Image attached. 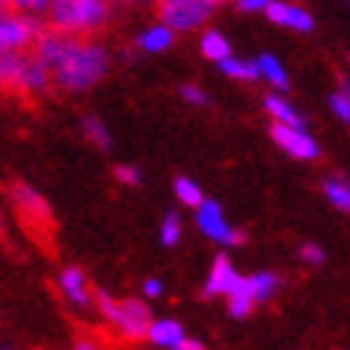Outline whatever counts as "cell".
I'll list each match as a JSON object with an SVG mask.
<instances>
[{"instance_id": "cell-33", "label": "cell", "mask_w": 350, "mask_h": 350, "mask_svg": "<svg viewBox=\"0 0 350 350\" xmlns=\"http://www.w3.org/2000/svg\"><path fill=\"white\" fill-rule=\"evenodd\" d=\"M72 350H98V347H95L92 342H78V345L72 347Z\"/></svg>"}, {"instance_id": "cell-8", "label": "cell", "mask_w": 350, "mask_h": 350, "mask_svg": "<svg viewBox=\"0 0 350 350\" xmlns=\"http://www.w3.org/2000/svg\"><path fill=\"white\" fill-rule=\"evenodd\" d=\"M267 18L275 23V26H284V29H293V32H313V14L304 9V6H296V3H287V0H273L267 6Z\"/></svg>"}, {"instance_id": "cell-26", "label": "cell", "mask_w": 350, "mask_h": 350, "mask_svg": "<svg viewBox=\"0 0 350 350\" xmlns=\"http://www.w3.org/2000/svg\"><path fill=\"white\" fill-rule=\"evenodd\" d=\"M181 218L175 215V213H167L164 215V221H161V241H164V247H175L178 244V239H181Z\"/></svg>"}, {"instance_id": "cell-6", "label": "cell", "mask_w": 350, "mask_h": 350, "mask_svg": "<svg viewBox=\"0 0 350 350\" xmlns=\"http://www.w3.org/2000/svg\"><path fill=\"white\" fill-rule=\"evenodd\" d=\"M196 224H198V230L204 232V236H207L210 241H215V244H227V247L241 244V232L227 224L221 204L213 201V198L201 201V207L196 210Z\"/></svg>"}, {"instance_id": "cell-19", "label": "cell", "mask_w": 350, "mask_h": 350, "mask_svg": "<svg viewBox=\"0 0 350 350\" xmlns=\"http://www.w3.org/2000/svg\"><path fill=\"white\" fill-rule=\"evenodd\" d=\"M325 189V198L333 204L336 210L350 213V181L342 178V175H330V178L322 184Z\"/></svg>"}, {"instance_id": "cell-28", "label": "cell", "mask_w": 350, "mask_h": 350, "mask_svg": "<svg viewBox=\"0 0 350 350\" xmlns=\"http://www.w3.org/2000/svg\"><path fill=\"white\" fill-rule=\"evenodd\" d=\"M299 256H301V261H308V265H325V247H319L313 241L301 244L299 247Z\"/></svg>"}, {"instance_id": "cell-25", "label": "cell", "mask_w": 350, "mask_h": 350, "mask_svg": "<svg viewBox=\"0 0 350 350\" xmlns=\"http://www.w3.org/2000/svg\"><path fill=\"white\" fill-rule=\"evenodd\" d=\"M6 6L12 12H18V14H26V18H46L49 14V6H52V0H6Z\"/></svg>"}, {"instance_id": "cell-32", "label": "cell", "mask_w": 350, "mask_h": 350, "mask_svg": "<svg viewBox=\"0 0 350 350\" xmlns=\"http://www.w3.org/2000/svg\"><path fill=\"white\" fill-rule=\"evenodd\" d=\"M184 350H207L201 342H196V339H187V345H184Z\"/></svg>"}, {"instance_id": "cell-22", "label": "cell", "mask_w": 350, "mask_h": 350, "mask_svg": "<svg viewBox=\"0 0 350 350\" xmlns=\"http://www.w3.org/2000/svg\"><path fill=\"white\" fill-rule=\"evenodd\" d=\"M227 301H230V313L236 316V319H244L247 313L253 310V299H250V290H247L244 275H241V282L236 284V290L227 296Z\"/></svg>"}, {"instance_id": "cell-14", "label": "cell", "mask_w": 350, "mask_h": 350, "mask_svg": "<svg viewBox=\"0 0 350 350\" xmlns=\"http://www.w3.org/2000/svg\"><path fill=\"white\" fill-rule=\"evenodd\" d=\"M256 69H258V81H267L275 92H284L290 86V78H287V69L284 64L279 61L275 55H258L256 57Z\"/></svg>"}, {"instance_id": "cell-30", "label": "cell", "mask_w": 350, "mask_h": 350, "mask_svg": "<svg viewBox=\"0 0 350 350\" xmlns=\"http://www.w3.org/2000/svg\"><path fill=\"white\" fill-rule=\"evenodd\" d=\"M141 290H144L147 299H158V296H164V282L161 279H147L141 284Z\"/></svg>"}, {"instance_id": "cell-24", "label": "cell", "mask_w": 350, "mask_h": 350, "mask_svg": "<svg viewBox=\"0 0 350 350\" xmlns=\"http://www.w3.org/2000/svg\"><path fill=\"white\" fill-rule=\"evenodd\" d=\"M330 112L336 115L342 124L350 126V81H342L339 90L330 95Z\"/></svg>"}, {"instance_id": "cell-12", "label": "cell", "mask_w": 350, "mask_h": 350, "mask_svg": "<svg viewBox=\"0 0 350 350\" xmlns=\"http://www.w3.org/2000/svg\"><path fill=\"white\" fill-rule=\"evenodd\" d=\"M239 282H241V275L236 273V267L230 265V258L218 256L210 275H207V287L204 290H207V296H230Z\"/></svg>"}, {"instance_id": "cell-18", "label": "cell", "mask_w": 350, "mask_h": 350, "mask_svg": "<svg viewBox=\"0 0 350 350\" xmlns=\"http://www.w3.org/2000/svg\"><path fill=\"white\" fill-rule=\"evenodd\" d=\"M201 55L210 57V61H215V64H221L224 57L232 55V46H230V40H227L221 32H215V29H207V32L201 35Z\"/></svg>"}, {"instance_id": "cell-2", "label": "cell", "mask_w": 350, "mask_h": 350, "mask_svg": "<svg viewBox=\"0 0 350 350\" xmlns=\"http://www.w3.org/2000/svg\"><path fill=\"white\" fill-rule=\"evenodd\" d=\"M46 18H49V29L81 38L107 26L109 0H52Z\"/></svg>"}, {"instance_id": "cell-21", "label": "cell", "mask_w": 350, "mask_h": 350, "mask_svg": "<svg viewBox=\"0 0 350 350\" xmlns=\"http://www.w3.org/2000/svg\"><path fill=\"white\" fill-rule=\"evenodd\" d=\"M172 189H175V198H178L184 207H193V210H198L201 207V201H204V189L193 181V178H175V184H172Z\"/></svg>"}, {"instance_id": "cell-7", "label": "cell", "mask_w": 350, "mask_h": 350, "mask_svg": "<svg viewBox=\"0 0 350 350\" xmlns=\"http://www.w3.org/2000/svg\"><path fill=\"white\" fill-rule=\"evenodd\" d=\"M270 135L279 147L290 155L299 158V161H316L319 158V141L308 133L304 126H284V124H273Z\"/></svg>"}, {"instance_id": "cell-9", "label": "cell", "mask_w": 350, "mask_h": 350, "mask_svg": "<svg viewBox=\"0 0 350 350\" xmlns=\"http://www.w3.org/2000/svg\"><path fill=\"white\" fill-rule=\"evenodd\" d=\"M147 339L155 347H161V350H184L189 336H187V330L175 322V319H158V322L150 325Z\"/></svg>"}, {"instance_id": "cell-11", "label": "cell", "mask_w": 350, "mask_h": 350, "mask_svg": "<svg viewBox=\"0 0 350 350\" xmlns=\"http://www.w3.org/2000/svg\"><path fill=\"white\" fill-rule=\"evenodd\" d=\"M26 69H29V57L23 52L0 55V86H3V90H12V92H23Z\"/></svg>"}, {"instance_id": "cell-27", "label": "cell", "mask_w": 350, "mask_h": 350, "mask_svg": "<svg viewBox=\"0 0 350 350\" xmlns=\"http://www.w3.org/2000/svg\"><path fill=\"white\" fill-rule=\"evenodd\" d=\"M181 98L187 100V104H193V107H207L210 104V95L196 83H184L181 86Z\"/></svg>"}, {"instance_id": "cell-4", "label": "cell", "mask_w": 350, "mask_h": 350, "mask_svg": "<svg viewBox=\"0 0 350 350\" xmlns=\"http://www.w3.org/2000/svg\"><path fill=\"white\" fill-rule=\"evenodd\" d=\"M213 6L207 0H158V18L172 32H193L210 21Z\"/></svg>"}, {"instance_id": "cell-5", "label": "cell", "mask_w": 350, "mask_h": 350, "mask_svg": "<svg viewBox=\"0 0 350 350\" xmlns=\"http://www.w3.org/2000/svg\"><path fill=\"white\" fill-rule=\"evenodd\" d=\"M43 32V23L18 12H0V55L23 52Z\"/></svg>"}, {"instance_id": "cell-29", "label": "cell", "mask_w": 350, "mask_h": 350, "mask_svg": "<svg viewBox=\"0 0 350 350\" xmlns=\"http://www.w3.org/2000/svg\"><path fill=\"white\" fill-rule=\"evenodd\" d=\"M115 178H118L121 184H126V187H138L141 184V170L133 167V164H121V167H115Z\"/></svg>"}, {"instance_id": "cell-20", "label": "cell", "mask_w": 350, "mask_h": 350, "mask_svg": "<svg viewBox=\"0 0 350 350\" xmlns=\"http://www.w3.org/2000/svg\"><path fill=\"white\" fill-rule=\"evenodd\" d=\"M218 69H221L224 75H227V78H232V81H244V83L258 81V69H256V61H241V57H236V55L224 57V61L218 64Z\"/></svg>"}, {"instance_id": "cell-23", "label": "cell", "mask_w": 350, "mask_h": 350, "mask_svg": "<svg viewBox=\"0 0 350 350\" xmlns=\"http://www.w3.org/2000/svg\"><path fill=\"white\" fill-rule=\"evenodd\" d=\"M83 133H86V138H90L98 150H109L112 138H109L107 124L100 118H95V115H86V118H83Z\"/></svg>"}, {"instance_id": "cell-15", "label": "cell", "mask_w": 350, "mask_h": 350, "mask_svg": "<svg viewBox=\"0 0 350 350\" xmlns=\"http://www.w3.org/2000/svg\"><path fill=\"white\" fill-rule=\"evenodd\" d=\"M265 109L267 115L273 118V124H284V126H304V118H301V112L290 104L287 98H282L279 92H273L265 98Z\"/></svg>"}, {"instance_id": "cell-16", "label": "cell", "mask_w": 350, "mask_h": 350, "mask_svg": "<svg viewBox=\"0 0 350 350\" xmlns=\"http://www.w3.org/2000/svg\"><path fill=\"white\" fill-rule=\"evenodd\" d=\"M172 40H175L172 29L164 26V23H155V26L144 29V32L138 35V49H141V52H150V55H158V52L170 49Z\"/></svg>"}, {"instance_id": "cell-1", "label": "cell", "mask_w": 350, "mask_h": 350, "mask_svg": "<svg viewBox=\"0 0 350 350\" xmlns=\"http://www.w3.org/2000/svg\"><path fill=\"white\" fill-rule=\"evenodd\" d=\"M35 57L49 69L52 83L64 92H86L109 72V55L95 40L43 29L32 43Z\"/></svg>"}, {"instance_id": "cell-3", "label": "cell", "mask_w": 350, "mask_h": 350, "mask_svg": "<svg viewBox=\"0 0 350 350\" xmlns=\"http://www.w3.org/2000/svg\"><path fill=\"white\" fill-rule=\"evenodd\" d=\"M95 304H98V310L100 316L107 319V322L124 333L126 339H141V336H147V330L152 325V316H150V308L144 301L138 299H112L109 293H100L95 296Z\"/></svg>"}, {"instance_id": "cell-31", "label": "cell", "mask_w": 350, "mask_h": 350, "mask_svg": "<svg viewBox=\"0 0 350 350\" xmlns=\"http://www.w3.org/2000/svg\"><path fill=\"white\" fill-rule=\"evenodd\" d=\"M273 0H236V6L241 12H267V6Z\"/></svg>"}, {"instance_id": "cell-17", "label": "cell", "mask_w": 350, "mask_h": 350, "mask_svg": "<svg viewBox=\"0 0 350 350\" xmlns=\"http://www.w3.org/2000/svg\"><path fill=\"white\" fill-rule=\"evenodd\" d=\"M244 282H247V290H250L253 304H261V301H270V296L275 293V287H279V275L270 273V270H261V273L247 275Z\"/></svg>"}, {"instance_id": "cell-10", "label": "cell", "mask_w": 350, "mask_h": 350, "mask_svg": "<svg viewBox=\"0 0 350 350\" xmlns=\"http://www.w3.org/2000/svg\"><path fill=\"white\" fill-rule=\"evenodd\" d=\"M57 284H61V293L66 296V301H72L75 308H92V293H90V282H86L83 270L78 267H66L61 273V279H57Z\"/></svg>"}, {"instance_id": "cell-34", "label": "cell", "mask_w": 350, "mask_h": 350, "mask_svg": "<svg viewBox=\"0 0 350 350\" xmlns=\"http://www.w3.org/2000/svg\"><path fill=\"white\" fill-rule=\"evenodd\" d=\"M207 3H210V6L215 9V6H221V3H227V0H207Z\"/></svg>"}, {"instance_id": "cell-13", "label": "cell", "mask_w": 350, "mask_h": 350, "mask_svg": "<svg viewBox=\"0 0 350 350\" xmlns=\"http://www.w3.org/2000/svg\"><path fill=\"white\" fill-rule=\"evenodd\" d=\"M14 201H18V207L23 215L29 218H35V221L40 224H49L52 221V210H49V204L43 201V196L38 193L35 187H29V184H18L14 187Z\"/></svg>"}]
</instances>
